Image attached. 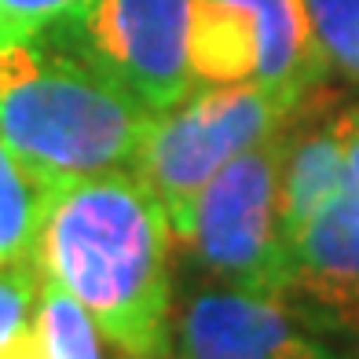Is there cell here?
Segmentation results:
<instances>
[{
  "label": "cell",
  "mask_w": 359,
  "mask_h": 359,
  "mask_svg": "<svg viewBox=\"0 0 359 359\" xmlns=\"http://www.w3.org/2000/svg\"><path fill=\"white\" fill-rule=\"evenodd\" d=\"M172 224L133 169L48 191L34 260L121 355H172Z\"/></svg>",
  "instance_id": "1"
},
{
  "label": "cell",
  "mask_w": 359,
  "mask_h": 359,
  "mask_svg": "<svg viewBox=\"0 0 359 359\" xmlns=\"http://www.w3.org/2000/svg\"><path fill=\"white\" fill-rule=\"evenodd\" d=\"M154 114L44 37L0 48V140L44 187L128 169Z\"/></svg>",
  "instance_id": "2"
},
{
  "label": "cell",
  "mask_w": 359,
  "mask_h": 359,
  "mask_svg": "<svg viewBox=\"0 0 359 359\" xmlns=\"http://www.w3.org/2000/svg\"><path fill=\"white\" fill-rule=\"evenodd\" d=\"M293 114L260 85H198L154 114L133 169L165 205L176 242H187L194 205L227 161L283 133Z\"/></svg>",
  "instance_id": "3"
},
{
  "label": "cell",
  "mask_w": 359,
  "mask_h": 359,
  "mask_svg": "<svg viewBox=\"0 0 359 359\" xmlns=\"http://www.w3.org/2000/svg\"><path fill=\"white\" fill-rule=\"evenodd\" d=\"M330 62L304 0H194L191 77L198 85H260L290 114L323 88Z\"/></svg>",
  "instance_id": "4"
},
{
  "label": "cell",
  "mask_w": 359,
  "mask_h": 359,
  "mask_svg": "<svg viewBox=\"0 0 359 359\" xmlns=\"http://www.w3.org/2000/svg\"><path fill=\"white\" fill-rule=\"evenodd\" d=\"M290 133L250 147L246 154L209 180L194 205V224L184 246L220 283L286 297L290 293V253L279 224V180Z\"/></svg>",
  "instance_id": "5"
},
{
  "label": "cell",
  "mask_w": 359,
  "mask_h": 359,
  "mask_svg": "<svg viewBox=\"0 0 359 359\" xmlns=\"http://www.w3.org/2000/svg\"><path fill=\"white\" fill-rule=\"evenodd\" d=\"M191 19L194 0H92L55 41L161 114L194 88Z\"/></svg>",
  "instance_id": "6"
},
{
  "label": "cell",
  "mask_w": 359,
  "mask_h": 359,
  "mask_svg": "<svg viewBox=\"0 0 359 359\" xmlns=\"http://www.w3.org/2000/svg\"><path fill=\"white\" fill-rule=\"evenodd\" d=\"M176 359H341L312 323H304L286 297L198 286L172 308Z\"/></svg>",
  "instance_id": "7"
},
{
  "label": "cell",
  "mask_w": 359,
  "mask_h": 359,
  "mask_svg": "<svg viewBox=\"0 0 359 359\" xmlns=\"http://www.w3.org/2000/svg\"><path fill=\"white\" fill-rule=\"evenodd\" d=\"M352 293H359V110H352L341 184L293 250V279L286 301L297 316H308Z\"/></svg>",
  "instance_id": "8"
},
{
  "label": "cell",
  "mask_w": 359,
  "mask_h": 359,
  "mask_svg": "<svg viewBox=\"0 0 359 359\" xmlns=\"http://www.w3.org/2000/svg\"><path fill=\"white\" fill-rule=\"evenodd\" d=\"M348 136H352V110L304 136L286 140L283 180H279V224L290 253V279H293V250H297L301 235L308 231V224L316 220L319 209L334 198L341 184Z\"/></svg>",
  "instance_id": "9"
},
{
  "label": "cell",
  "mask_w": 359,
  "mask_h": 359,
  "mask_svg": "<svg viewBox=\"0 0 359 359\" xmlns=\"http://www.w3.org/2000/svg\"><path fill=\"white\" fill-rule=\"evenodd\" d=\"M48 191L0 140V268L34 257Z\"/></svg>",
  "instance_id": "10"
},
{
  "label": "cell",
  "mask_w": 359,
  "mask_h": 359,
  "mask_svg": "<svg viewBox=\"0 0 359 359\" xmlns=\"http://www.w3.org/2000/svg\"><path fill=\"white\" fill-rule=\"evenodd\" d=\"M330 70L359 88V0H304Z\"/></svg>",
  "instance_id": "11"
},
{
  "label": "cell",
  "mask_w": 359,
  "mask_h": 359,
  "mask_svg": "<svg viewBox=\"0 0 359 359\" xmlns=\"http://www.w3.org/2000/svg\"><path fill=\"white\" fill-rule=\"evenodd\" d=\"M88 4L92 0H0V48L52 34Z\"/></svg>",
  "instance_id": "12"
},
{
  "label": "cell",
  "mask_w": 359,
  "mask_h": 359,
  "mask_svg": "<svg viewBox=\"0 0 359 359\" xmlns=\"http://www.w3.org/2000/svg\"><path fill=\"white\" fill-rule=\"evenodd\" d=\"M37 293H41V271L34 257L19 260L11 268H0V352L19 334L29 330Z\"/></svg>",
  "instance_id": "13"
},
{
  "label": "cell",
  "mask_w": 359,
  "mask_h": 359,
  "mask_svg": "<svg viewBox=\"0 0 359 359\" xmlns=\"http://www.w3.org/2000/svg\"><path fill=\"white\" fill-rule=\"evenodd\" d=\"M304 323H312L319 334H334V337H348L359 345V293L337 301V304H326L319 312H308L301 316Z\"/></svg>",
  "instance_id": "14"
},
{
  "label": "cell",
  "mask_w": 359,
  "mask_h": 359,
  "mask_svg": "<svg viewBox=\"0 0 359 359\" xmlns=\"http://www.w3.org/2000/svg\"><path fill=\"white\" fill-rule=\"evenodd\" d=\"M0 359H44L41 345H37V337H34V326H29L26 334H19L11 341V345L0 352Z\"/></svg>",
  "instance_id": "15"
},
{
  "label": "cell",
  "mask_w": 359,
  "mask_h": 359,
  "mask_svg": "<svg viewBox=\"0 0 359 359\" xmlns=\"http://www.w3.org/2000/svg\"><path fill=\"white\" fill-rule=\"evenodd\" d=\"M121 359H176V355H121Z\"/></svg>",
  "instance_id": "16"
},
{
  "label": "cell",
  "mask_w": 359,
  "mask_h": 359,
  "mask_svg": "<svg viewBox=\"0 0 359 359\" xmlns=\"http://www.w3.org/2000/svg\"><path fill=\"white\" fill-rule=\"evenodd\" d=\"M341 359H359V355H341Z\"/></svg>",
  "instance_id": "17"
}]
</instances>
